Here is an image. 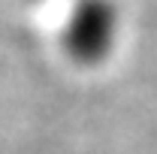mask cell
I'll use <instances>...</instances> for the list:
<instances>
[{"instance_id":"1","label":"cell","mask_w":157,"mask_h":154,"mask_svg":"<svg viewBox=\"0 0 157 154\" xmlns=\"http://www.w3.org/2000/svg\"><path fill=\"white\" fill-rule=\"evenodd\" d=\"M118 37V6L115 0H76L67 27H63V48L78 64H97L112 52Z\"/></svg>"}]
</instances>
